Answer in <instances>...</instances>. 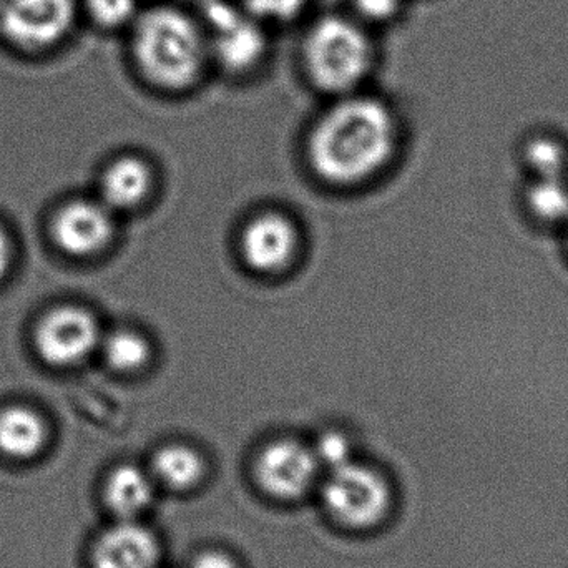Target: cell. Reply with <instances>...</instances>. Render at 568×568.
<instances>
[{"label": "cell", "instance_id": "cell-1", "mask_svg": "<svg viewBox=\"0 0 568 568\" xmlns=\"http://www.w3.org/2000/svg\"><path fill=\"white\" fill-rule=\"evenodd\" d=\"M397 123L384 100L356 92L337 97L311 130L307 155L329 183L353 185L379 172L393 155Z\"/></svg>", "mask_w": 568, "mask_h": 568}, {"label": "cell", "instance_id": "cell-2", "mask_svg": "<svg viewBox=\"0 0 568 568\" xmlns=\"http://www.w3.org/2000/svg\"><path fill=\"white\" fill-rule=\"evenodd\" d=\"M129 52L136 73L162 92H186L212 69L199 13L176 3L143 7L129 29Z\"/></svg>", "mask_w": 568, "mask_h": 568}, {"label": "cell", "instance_id": "cell-3", "mask_svg": "<svg viewBox=\"0 0 568 568\" xmlns=\"http://www.w3.org/2000/svg\"><path fill=\"white\" fill-rule=\"evenodd\" d=\"M297 55L307 82L337 99L363 90L381 50L376 32L344 10L314 17L304 29Z\"/></svg>", "mask_w": 568, "mask_h": 568}, {"label": "cell", "instance_id": "cell-4", "mask_svg": "<svg viewBox=\"0 0 568 568\" xmlns=\"http://www.w3.org/2000/svg\"><path fill=\"white\" fill-rule=\"evenodd\" d=\"M212 69L233 77L248 75L272 55V29L239 0H205L200 7Z\"/></svg>", "mask_w": 568, "mask_h": 568}, {"label": "cell", "instance_id": "cell-5", "mask_svg": "<svg viewBox=\"0 0 568 568\" xmlns=\"http://www.w3.org/2000/svg\"><path fill=\"white\" fill-rule=\"evenodd\" d=\"M324 506L339 524L353 529L376 526L389 510L386 479L371 467L351 463L331 470L324 484Z\"/></svg>", "mask_w": 568, "mask_h": 568}, {"label": "cell", "instance_id": "cell-6", "mask_svg": "<svg viewBox=\"0 0 568 568\" xmlns=\"http://www.w3.org/2000/svg\"><path fill=\"white\" fill-rule=\"evenodd\" d=\"M75 20L73 0H2L0 29L23 49H45L59 43Z\"/></svg>", "mask_w": 568, "mask_h": 568}, {"label": "cell", "instance_id": "cell-7", "mask_svg": "<svg viewBox=\"0 0 568 568\" xmlns=\"http://www.w3.org/2000/svg\"><path fill=\"white\" fill-rule=\"evenodd\" d=\"M317 469L320 464L311 447L300 440L280 439L260 453L255 476L260 487L270 496L293 500L313 487Z\"/></svg>", "mask_w": 568, "mask_h": 568}, {"label": "cell", "instance_id": "cell-8", "mask_svg": "<svg viewBox=\"0 0 568 568\" xmlns=\"http://www.w3.org/2000/svg\"><path fill=\"white\" fill-rule=\"evenodd\" d=\"M100 341L92 314L75 306L50 311L36 334L40 356L53 366H69L85 359Z\"/></svg>", "mask_w": 568, "mask_h": 568}, {"label": "cell", "instance_id": "cell-9", "mask_svg": "<svg viewBox=\"0 0 568 568\" xmlns=\"http://www.w3.org/2000/svg\"><path fill=\"white\" fill-rule=\"evenodd\" d=\"M90 560L92 568H156L159 539L135 520H119L97 537Z\"/></svg>", "mask_w": 568, "mask_h": 568}, {"label": "cell", "instance_id": "cell-10", "mask_svg": "<svg viewBox=\"0 0 568 568\" xmlns=\"http://www.w3.org/2000/svg\"><path fill=\"white\" fill-rule=\"evenodd\" d=\"M296 246V229L280 213H263L243 230V260L256 272H280L293 260Z\"/></svg>", "mask_w": 568, "mask_h": 568}, {"label": "cell", "instance_id": "cell-11", "mask_svg": "<svg viewBox=\"0 0 568 568\" xmlns=\"http://www.w3.org/2000/svg\"><path fill=\"white\" fill-rule=\"evenodd\" d=\"M110 210L103 203L73 202L57 215L53 236L63 252L89 256L102 250L112 236Z\"/></svg>", "mask_w": 568, "mask_h": 568}, {"label": "cell", "instance_id": "cell-12", "mask_svg": "<svg viewBox=\"0 0 568 568\" xmlns=\"http://www.w3.org/2000/svg\"><path fill=\"white\" fill-rule=\"evenodd\" d=\"M153 496L155 480L152 474L130 464L113 469L103 487L106 507L119 520H135L152 506Z\"/></svg>", "mask_w": 568, "mask_h": 568}, {"label": "cell", "instance_id": "cell-13", "mask_svg": "<svg viewBox=\"0 0 568 568\" xmlns=\"http://www.w3.org/2000/svg\"><path fill=\"white\" fill-rule=\"evenodd\" d=\"M152 186V172L143 160L123 156L102 176V200L106 209L130 210L145 200Z\"/></svg>", "mask_w": 568, "mask_h": 568}, {"label": "cell", "instance_id": "cell-14", "mask_svg": "<svg viewBox=\"0 0 568 568\" xmlns=\"http://www.w3.org/2000/svg\"><path fill=\"white\" fill-rule=\"evenodd\" d=\"M42 419L27 407H7L0 413V453L17 460L32 459L45 444Z\"/></svg>", "mask_w": 568, "mask_h": 568}, {"label": "cell", "instance_id": "cell-15", "mask_svg": "<svg viewBox=\"0 0 568 568\" xmlns=\"http://www.w3.org/2000/svg\"><path fill=\"white\" fill-rule=\"evenodd\" d=\"M523 203L536 225L564 229L568 222V176L530 180Z\"/></svg>", "mask_w": 568, "mask_h": 568}, {"label": "cell", "instance_id": "cell-16", "mask_svg": "<svg viewBox=\"0 0 568 568\" xmlns=\"http://www.w3.org/2000/svg\"><path fill=\"white\" fill-rule=\"evenodd\" d=\"M205 474L203 457L192 447L170 444L153 456L152 477L166 489L186 490L195 487Z\"/></svg>", "mask_w": 568, "mask_h": 568}, {"label": "cell", "instance_id": "cell-17", "mask_svg": "<svg viewBox=\"0 0 568 568\" xmlns=\"http://www.w3.org/2000/svg\"><path fill=\"white\" fill-rule=\"evenodd\" d=\"M523 162L532 179L568 176V143L557 135L537 133L524 143Z\"/></svg>", "mask_w": 568, "mask_h": 568}, {"label": "cell", "instance_id": "cell-18", "mask_svg": "<svg viewBox=\"0 0 568 568\" xmlns=\"http://www.w3.org/2000/svg\"><path fill=\"white\" fill-rule=\"evenodd\" d=\"M102 351L106 364L119 373L139 371L150 357L145 337L132 329L113 331L103 341Z\"/></svg>", "mask_w": 568, "mask_h": 568}, {"label": "cell", "instance_id": "cell-19", "mask_svg": "<svg viewBox=\"0 0 568 568\" xmlns=\"http://www.w3.org/2000/svg\"><path fill=\"white\" fill-rule=\"evenodd\" d=\"M90 19L106 30H129L143 6L140 0H83Z\"/></svg>", "mask_w": 568, "mask_h": 568}, {"label": "cell", "instance_id": "cell-20", "mask_svg": "<svg viewBox=\"0 0 568 568\" xmlns=\"http://www.w3.org/2000/svg\"><path fill=\"white\" fill-rule=\"evenodd\" d=\"M409 0H347V12L376 32L393 26L406 13Z\"/></svg>", "mask_w": 568, "mask_h": 568}, {"label": "cell", "instance_id": "cell-21", "mask_svg": "<svg viewBox=\"0 0 568 568\" xmlns=\"http://www.w3.org/2000/svg\"><path fill=\"white\" fill-rule=\"evenodd\" d=\"M239 2L270 29L296 22L311 6V0H239Z\"/></svg>", "mask_w": 568, "mask_h": 568}, {"label": "cell", "instance_id": "cell-22", "mask_svg": "<svg viewBox=\"0 0 568 568\" xmlns=\"http://www.w3.org/2000/svg\"><path fill=\"white\" fill-rule=\"evenodd\" d=\"M320 466L334 470L351 463V444L343 434L326 433L317 439L313 449Z\"/></svg>", "mask_w": 568, "mask_h": 568}, {"label": "cell", "instance_id": "cell-23", "mask_svg": "<svg viewBox=\"0 0 568 568\" xmlns=\"http://www.w3.org/2000/svg\"><path fill=\"white\" fill-rule=\"evenodd\" d=\"M192 568H239L235 559L220 550H206L193 560Z\"/></svg>", "mask_w": 568, "mask_h": 568}, {"label": "cell", "instance_id": "cell-24", "mask_svg": "<svg viewBox=\"0 0 568 568\" xmlns=\"http://www.w3.org/2000/svg\"><path fill=\"white\" fill-rule=\"evenodd\" d=\"M9 242H7L6 235H3L2 230H0V278H2L3 273H6L7 265H9Z\"/></svg>", "mask_w": 568, "mask_h": 568}, {"label": "cell", "instance_id": "cell-25", "mask_svg": "<svg viewBox=\"0 0 568 568\" xmlns=\"http://www.w3.org/2000/svg\"><path fill=\"white\" fill-rule=\"evenodd\" d=\"M564 235H566V248L568 253V222L566 223V226L562 229Z\"/></svg>", "mask_w": 568, "mask_h": 568}, {"label": "cell", "instance_id": "cell-26", "mask_svg": "<svg viewBox=\"0 0 568 568\" xmlns=\"http://www.w3.org/2000/svg\"><path fill=\"white\" fill-rule=\"evenodd\" d=\"M0 3H2V0H0Z\"/></svg>", "mask_w": 568, "mask_h": 568}]
</instances>
